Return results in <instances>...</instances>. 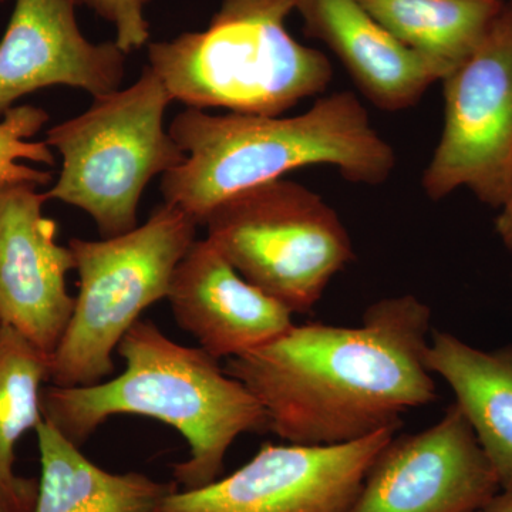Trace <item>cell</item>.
Instances as JSON below:
<instances>
[{
	"mask_svg": "<svg viewBox=\"0 0 512 512\" xmlns=\"http://www.w3.org/2000/svg\"><path fill=\"white\" fill-rule=\"evenodd\" d=\"M76 6L74 0H16L0 40V116L46 87H74L93 99L120 89L127 53L114 40H87Z\"/></svg>",
	"mask_w": 512,
	"mask_h": 512,
	"instance_id": "7c38bea8",
	"label": "cell"
},
{
	"mask_svg": "<svg viewBox=\"0 0 512 512\" xmlns=\"http://www.w3.org/2000/svg\"><path fill=\"white\" fill-rule=\"evenodd\" d=\"M295 10L305 35L325 43L379 109H409L448 76L446 67L397 40L359 0H295Z\"/></svg>",
	"mask_w": 512,
	"mask_h": 512,
	"instance_id": "5bb4252c",
	"label": "cell"
},
{
	"mask_svg": "<svg viewBox=\"0 0 512 512\" xmlns=\"http://www.w3.org/2000/svg\"><path fill=\"white\" fill-rule=\"evenodd\" d=\"M397 431L339 446L265 443L228 477L174 491L158 512H348L370 464Z\"/></svg>",
	"mask_w": 512,
	"mask_h": 512,
	"instance_id": "9c48e42d",
	"label": "cell"
},
{
	"mask_svg": "<svg viewBox=\"0 0 512 512\" xmlns=\"http://www.w3.org/2000/svg\"><path fill=\"white\" fill-rule=\"evenodd\" d=\"M151 0H74L77 6L92 9L116 30L114 42L124 52L141 49L150 43V23L146 8Z\"/></svg>",
	"mask_w": 512,
	"mask_h": 512,
	"instance_id": "ffe728a7",
	"label": "cell"
},
{
	"mask_svg": "<svg viewBox=\"0 0 512 512\" xmlns=\"http://www.w3.org/2000/svg\"><path fill=\"white\" fill-rule=\"evenodd\" d=\"M50 356L15 329L0 325V505L5 512H33L39 481L15 473V447L42 414Z\"/></svg>",
	"mask_w": 512,
	"mask_h": 512,
	"instance_id": "e0dca14e",
	"label": "cell"
},
{
	"mask_svg": "<svg viewBox=\"0 0 512 512\" xmlns=\"http://www.w3.org/2000/svg\"><path fill=\"white\" fill-rule=\"evenodd\" d=\"M456 403L429 429L389 441L348 512H476L500 491Z\"/></svg>",
	"mask_w": 512,
	"mask_h": 512,
	"instance_id": "30bf717a",
	"label": "cell"
},
{
	"mask_svg": "<svg viewBox=\"0 0 512 512\" xmlns=\"http://www.w3.org/2000/svg\"><path fill=\"white\" fill-rule=\"evenodd\" d=\"M431 309L414 295L380 299L359 326L293 325L225 372L254 394L268 430L301 446H339L400 429L436 402L426 363Z\"/></svg>",
	"mask_w": 512,
	"mask_h": 512,
	"instance_id": "6da1fadb",
	"label": "cell"
},
{
	"mask_svg": "<svg viewBox=\"0 0 512 512\" xmlns=\"http://www.w3.org/2000/svg\"><path fill=\"white\" fill-rule=\"evenodd\" d=\"M33 187L0 194V325L52 356L72 318L76 296L66 278L72 249L57 244V222Z\"/></svg>",
	"mask_w": 512,
	"mask_h": 512,
	"instance_id": "8fae6325",
	"label": "cell"
},
{
	"mask_svg": "<svg viewBox=\"0 0 512 512\" xmlns=\"http://www.w3.org/2000/svg\"><path fill=\"white\" fill-rule=\"evenodd\" d=\"M117 353L126 367L114 379L43 389V420L76 446L110 417H150L187 441L190 456L174 464L173 478L178 490H197L218 480L239 436L268 430L261 404L220 360L201 348L178 345L153 322L138 320Z\"/></svg>",
	"mask_w": 512,
	"mask_h": 512,
	"instance_id": "7a4b0ae2",
	"label": "cell"
},
{
	"mask_svg": "<svg viewBox=\"0 0 512 512\" xmlns=\"http://www.w3.org/2000/svg\"><path fill=\"white\" fill-rule=\"evenodd\" d=\"M204 225L242 278L293 315L311 312L356 258L338 212L315 191L284 178L232 195Z\"/></svg>",
	"mask_w": 512,
	"mask_h": 512,
	"instance_id": "52a82bcc",
	"label": "cell"
},
{
	"mask_svg": "<svg viewBox=\"0 0 512 512\" xmlns=\"http://www.w3.org/2000/svg\"><path fill=\"white\" fill-rule=\"evenodd\" d=\"M35 431L42 473L33 512H158L178 490L175 481L103 470L46 420Z\"/></svg>",
	"mask_w": 512,
	"mask_h": 512,
	"instance_id": "2e32d148",
	"label": "cell"
},
{
	"mask_svg": "<svg viewBox=\"0 0 512 512\" xmlns=\"http://www.w3.org/2000/svg\"><path fill=\"white\" fill-rule=\"evenodd\" d=\"M49 121V114L40 107L15 106L0 121V194L18 187L39 188L50 184V171L37 170L20 160L37 164H56L52 148L46 141H30Z\"/></svg>",
	"mask_w": 512,
	"mask_h": 512,
	"instance_id": "d6986e66",
	"label": "cell"
},
{
	"mask_svg": "<svg viewBox=\"0 0 512 512\" xmlns=\"http://www.w3.org/2000/svg\"><path fill=\"white\" fill-rule=\"evenodd\" d=\"M495 231L500 235L505 247L512 252V188L507 201L501 207L500 215L495 220Z\"/></svg>",
	"mask_w": 512,
	"mask_h": 512,
	"instance_id": "44dd1931",
	"label": "cell"
},
{
	"mask_svg": "<svg viewBox=\"0 0 512 512\" xmlns=\"http://www.w3.org/2000/svg\"><path fill=\"white\" fill-rule=\"evenodd\" d=\"M441 82L443 131L423 190L439 201L466 187L501 208L512 188V0L476 52Z\"/></svg>",
	"mask_w": 512,
	"mask_h": 512,
	"instance_id": "ba28073f",
	"label": "cell"
},
{
	"mask_svg": "<svg viewBox=\"0 0 512 512\" xmlns=\"http://www.w3.org/2000/svg\"><path fill=\"white\" fill-rule=\"evenodd\" d=\"M0 512H5V510L2 508V505H0Z\"/></svg>",
	"mask_w": 512,
	"mask_h": 512,
	"instance_id": "603a6c76",
	"label": "cell"
},
{
	"mask_svg": "<svg viewBox=\"0 0 512 512\" xmlns=\"http://www.w3.org/2000/svg\"><path fill=\"white\" fill-rule=\"evenodd\" d=\"M476 512H512V490H500Z\"/></svg>",
	"mask_w": 512,
	"mask_h": 512,
	"instance_id": "7402d4cb",
	"label": "cell"
},
{
	"mask_svg": "<svg viewBox=\"0 0 512 512\" xmlns=\"http://www.w3.org/2000/svg\"><path fill=\"white\" fill-rule=\"evenodd\" d=\"M295 0H222L210 26L147 45L148 66L188 109L281 116L322 93L332 64L293 39Z\"/></svg>",
	"mask_w": 512,
	"mask_h": 512,
	"instance_id": "277c9868",
	"label": "cell"
},
{
	"mask_svg": "<svg viewBox=\"0 0 512 512\" xmlns=\"http://www.w3.org/2000/svg\"><path fill=\"white\" fill-rule=\"evenodd\" d=\"M397 40L448 74L483 43L503 0H359Z\"/></svg>",
	"mask_w": 512,
	"mask_h": 512,
	"instance_id": "ac0fdd59",
	"label": "cell"
},
{
	"mask_svg": "<svg viewBox=\"0 0 512 512\" xmlns=\"http://www.w3.org/2000/svg\"><path fill=\"white\" fill-rule=\"evenodd\" d=\"M175 322L217 360L261 348L291 329L293 313L249 284L210 239H195L167 295Z\"/></svg>",
	"mask_w": 512,
	"mask_h": 512,
	"instance_id": "4fadbf2b",
	"label": "cell"
},
{
	"mask_svg": "<svg viewBox=\"0 0 512 512\" xmlns=\"http://www.w3.org/2000/svg\"><path fill=\"white\" fill-rule=\"evenodd\" d=\"M168 131L187 160L161 178L164 202L197 225L232 195L309 165H329L365 185L386 183L396 167L392 146L352 92L330 94L292 117L187 107Z\"/></svg>",
	"mask_w": 512,
	"mask_h": 512,
	"instance_id": "3957f363",
	"label": "cell"
},
{
	"mask_svg": "<svg viewBox=\"0 0 512 512\" xmlns=\"http://www.w3.org/2000/svg\"><path fill=\"white\" fill-rule=\"evenodd\" d=\"M5 2V0H0V3Z\"/></svg>",
	"mask_w": 512,
	"mask_h": 512,
	"instance_id": "cb8c5ba5",
	"label": "cell"
},
{
	"mask_svg": "<svg viewBox=\"0 0 512 512\" xmlns=\"http://www.w3.org/2000/svg\"><path fill=\"white\" fill-rule=\"evenodd\" d=\"M426 363L453 390L501 490H512V345L487 352L431 330Z\"/></svg>",
	"mask_w": 512,
	"mask_h": 512,
	"instance_id": "9a60e30c",
	"label": "cell"
},
{
	"mask_svg": "<svg viewBox=\"0 0 512 512\" xmlns=\"http://www.w3.org/2000/svg\"><path fill=\"white\" fill-rule=\"evenodd\" d=\"M198 225L161 204L146 224L114 238L70 239L79 293L63 338L50 356L55 386L82 387L113 373V353L141 313L167 299L175 268Z\"/></svg>",
	"mask_w": 512,
	"mask_h": 512,
	"instance_id": "8992f818",
	"label": "cell"
},
{
	"mask_svg": "<svg viewBox=\"0 0 512 512\" xmlns=\"http://www.w3.org/2000/svg\"><path fill=\"white\" fill-rule=\"evenodd\" d=\"M173 97L150 66L127 89L94 97L73 119L50 127L46 143L63 158L56 184L45 192L89 214L101 238L138 227L141 195L157 175L187 160L165 130Z\"/></svg>",
	"mask_w": 512,
	"mask_h": 512,
	"instance_id": "5b68a950",
	"label": "cell"
}]
</instances>
